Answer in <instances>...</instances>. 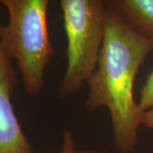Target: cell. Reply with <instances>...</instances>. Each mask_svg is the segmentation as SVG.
I'll return each mask as SVG.
<instances>
[{"mask_svg": "<svg viewBox=\"0 0 153 153\" xmlns=\"http://www.w3.org/2000/svg\"><path fill=\"white\" fill-rule=\"evenodd\" d=\"M153 51V39L133 31L108 10L102 46L93 74L87 82L85 108L109 111L114 146L118 153H133L139 145L144 111L134 98L138 72Z\"/></svg>", "mask_w": 153, "mask_h": 153, "instance_id": "1", "label": "cell"}, {"mask_svg": "<svg viewBox=\"0 0 153 153\" xmlns=\"http://www.w3.org/2000/svg\"><path fill=\"white\" fill-rule=\"evenodd\" d=\"M49 0H3L9 22L0 26V40L7 55L16 62L23 87L38 95L54 51L49 38L47 13Z\"/></svg>", "mask_w": 153, "mask_h": 153, "instance_id": "2", "label": "cell"}, {"mask_svg": "<svg viewBox=\"0 0 153 153\" xmlns=\"http://www.w3.org/2000/svg\"><path fill=\"white\" fill-rule=\"evenodd\" d=\"M59 2L67 40V62L58 95L66 98L77 94L87 84L96 67L108 9L105 0Z\"/></svg>", "mask_w": 153, "mask_h": 153, "instance_id": "3", "label": "cell"}, {"mask_svg": "<svg viewBox=\"0 0 153 153\" xmlns=\"http://www.w3.org/2000/svg\"><path fill=\"white\" fill-rule=\"evenodd\" d=\"M17 85L16 70L0 40V153H33L12 105Z\"/></svg>", "mask_w": 153, "mask_h": 153, "instance_id": "4", "label": "cell"}, {"mask_svg": "<svg viewBox=\"0 0 153 153\" xmlns=\"http://www.w3.org/2000/svg\"><path fill=\"white\" fill-rule=\"evenodd\" d=\"M112 11L133 31L153 39V0H105Z\"/></svg>", "mask_w": 153, "mask_h": 153, "instance_id": "5", "label": "cell"}, {"mask_svg": "<svg viewBox=\"0 0 153 153\" xmlns=\"http://www.w3.org/2000/svg\"><path fill=\"white\" fill-rule=\"evenodd\" d=\"M138 105L144 112L153 109V70L148 75L140 90V97Z\"/></svg>", "mask_w": 153, "mask_h": 153, "instance_id": "6", "label": "cell"}, {"mask_svg": "<svg viewBox=\"0 0 153 153\" xmlns=\"http://www.w3.org/2000/svg\"><path fill=\"white\" fill-rule=\"evenodd\" d=\"M78 149L76 148V140L72 132L67 129L63 134L62 144L60 153H76Z\"/></svg>", "mask_w": 153, "mask_h": 153, "instance_id": "7", "label": "cell"}, {"mask_svg": "<svg viewBox=\"0 0 153 153\" xmlns=\"http://www.w3.org/2000/svg\"><path fill=\"white\" fill-rule=\"evenodd\" d=\"M142 125L153 130V109L145 111Z\"/></svg>", "mask_w": 153, "mask_h": 153, "instance_id": "8", "label": "cell"}, {"mask_svg": "<svg viewBox=\"0 0 153 153\" xmlns=\"http://www.w3.org/2000/svg\"><path fill=\"white\" fill-rule=\"evenodd\" d=\"M76 153H105L100 151H96V150H78Z\"/></svg>", "mask_w": 153, "mask_h": 153, "instance_id": "9", "label": "cell"}, {"mask_svg": "<svg viewBox=\"0 0 153 153\" xmlns=\"http://www.w3.org/2000/svg\"><path fill=\"white\" fill-rule=\"evenodd\" d=\"M2 1H3V0H0V5L2 4Z\"/></svg>", "mask_w": 153, "mask_h": 153, "instance_id": "10", "label": "cell"}]
</instances>
